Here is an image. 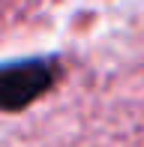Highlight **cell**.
<instances>
[{
	"label": "cell",
	"instance_id": "cell-1",
	"mask_svg": "<svg viewBox=\"0 0 144 147\" xmlns=\"http://www.w3.org/2000/svg\"><path fill=\"white\" fill-rule=\"evenodd\" d=\"M54 81L48 60H15L0 66V111H21Z\"/></svg>",
	"mask_w": 144,
	"mask_h": 147
}]
</instances>
